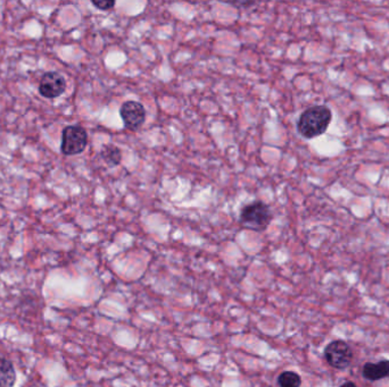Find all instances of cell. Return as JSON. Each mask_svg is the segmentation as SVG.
<instances>
[{"label": "cell", "mask_w": 389, "mask_h": 387, "mask_svg": "<svg viewBox=\"0 0 389 387\" xmlns=\"http://www.w3.org/2000/svg\"><path fill=\"white\" fill-rule=\"evenodd\" d=\"M331 119H332V114L328 107H309L298 119V132L305 139L320 137L328 130Z\"/></svg>", "instance_id": "1"}, {"label": "cell", "mask_w": 389, "mask_h": 387, "mask_svg": "<svg viewBox=\"0 0 389 387\" xmlns=\"http://www.w3.org/2000/svg\"><path fill=\"white\" fill-rule=\"evenodd\" d=\"M272 220V213L267 204L254 202L246 204L240 213V223L246 229L264 231Z\"/></svg>", "instance_id": "2"}, {"label": "cell", "mask_w": 389, "mask_h": 387, "mask_svg": "<svg viewBox=\"0 0 389 387\" xmlns=\"http://www.w3.org/2000/svg\"><path fill=\"white\" fill-rule=\"evenodd\" d=\"M88 144V135L81 126H72L64 128L61 133V153L65 155H79L83 153Z\"/></svg>", "instance_id": "3"}, {"label": "cell", "mask_w": 389, "mask_h": 387, "mask_svg": "<svg viewBox=\"0 0 389 387\" xmlns=\"http://www.w3.org/2000/svg\"><path fill=\"white\" fill-rule=\"evenodd\" d=\"M325 358L332 368L345 369L352 363L353 351L346 342L338 340L327 345Z\"/></svg>", "instance_id": "4"}, {"label": "cell", "mask_w": 389, "mask_h": 387, "mask_svg": "<svg viewBox=\"0 0 389 387\" xmlns=\"http://www.w3.org/2000/svg\"><path fill=\"white\" fill-rule=\"evenodd\" d=\"M120 115L124 126L130 131H138L146 121V110L137 101H126L121 106Z\"/></svg>", "instance_id": "5"}, {"label": "cell", "mask_w": 389, "mask_h": 387, "mask_svg": "<svg viewBox=\"0 0 389 387\" xmlns=\"http://www.w3.org/2000/svg\"><path fill=\"white\" fill-rule=\"evenodd\" d=\"M65 89H66V82L64 77L56 72L45 74L39 84L41 95L48 99H54L63 95Z\"/></svg>", "instance_id": "6"}, {"label": "cell", "mask_w": 389, "mask_h": 387, "mask_svg": "<svg viewBox=\"0 0 389 387\" xmlns=\"http://www.w3.org/2000/svg\"><path fill=\"white\" fill-rule=\"evenodd\" d=\"M362 374L363 377L372 381L389 377V360H383L378 363H365Z\"/></svg>", "instance_id": "7"}, {"label": "cell", "mask_w": 389, "mask_h": 387, "mask_svg": "<svg viewBox=\"0 0 389 387\" xmlns=\"http://www.w3.org/2000/svg\"><path fill=\"white\" fill-rule=\"evenodd\" d=\"M16 381L15 368L10 360L0 358V387H13Z\"/></svg>", "instance_id": "8"}, {"label": "cell", "mask_w": 389, "mask_h": 387, "mask_svg": "<svg viewBox=\"0 0 389 387\" xmlns=\"http://www.w3.org/2000/svg\"><path fill=\"white\" fill-rule=\"evenodd\" d=\"M101 157L110 166H117L122 160L121 150L114 144H106L101 150Z\"/></svg>", "instance_id": "9"}, {"label": "cell", "mask_w": 389, "mask_h": 387, "mask_svg": "<svg viewBox=\"0 0 389 387\" xmlns=\"http://www.w3.org/2000/svg\"><path fill=\"white\" fill-rule=\"evenodd\" d=\"M278 384L280 387H300L302 385V378L294 372H284L278 377Z\"/></svg>", "instance_id": "10"}, {"label": "cell", "mask_w": 389, "mask_h": 387, "mask_svg": "<svg viewBox=\"0 0 389 387\" xmlns=\"http://www.w3.org/2000/svg\"><path fill=\"white\" fill-rule=\"evenodd\" d=\"M92 5L101 10H108L115 6V1L110 0H92Z\"/></svg>", "instance_id": "11"}, {"label": "cell", "mask_w": 389, "mask_h": 387, "mask_svg": "<svg viewBox=\"0 0 389 387\" xmlns=\"http://www.w3.org/2000/svg\"><path fill=\"white\" fill-rule=\"evenodd\" d=\"M255 3H230V5H235V6H251L254 5Z\"/></svg>", "instance_id": "12"}, {"label": "cell", "mask_w": 389, "mask_h": 387, "mask_svg": "<svg viewBox=\"0 0 389 387\" xmlns=\"http://www.w3.org/2000/svg\"><path fill=\"white\" fill-rule=\"evenodd\" d=\"M340 387H356V385L352 383V381H347V383H344Z\"/></svg>", "instance_id": "13"}]
</instances>
